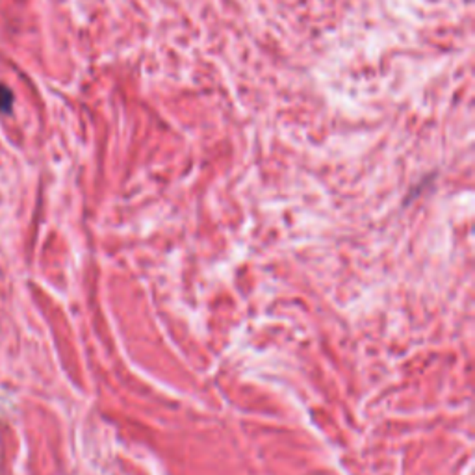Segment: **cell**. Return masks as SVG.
<instances>
[{
  "label": "cell",
  "instance_id": "cell-1",
  "mask_svg": "<svg viewBox=\"0 0 475 475\" xmlns=\"http://www.w3.org/2000/svg\"><path fill=\"white\" fill-rule=\"evenodd\" d=\"M10 92L6 90V87L0 86V110H8L10 108Z\"/></svg>",
  "mask_w": 475,
  "mask_h": 475
}]
</instances>
